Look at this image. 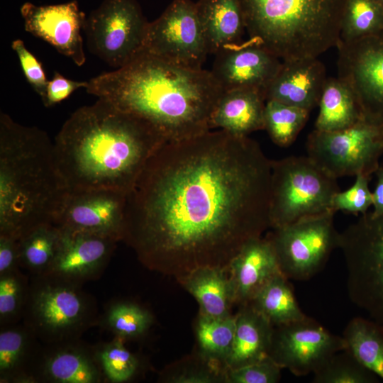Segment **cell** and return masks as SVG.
<instances>
[{
  "instance_id": "cell-18",
  "label": "cell",
  "mask_w": 383,
  "mask_h": 383,
  "mask_svg": "<svg viewBox=\"0 0 383 383\" xmlns=\"http://www.w3.org/2000/svg\"><path fill=\"white\" fill-rule=\"evenodd\" d=\"M59 228L57 254L43 275L78 284L99 275L109 261L118 240L96 233Z\"/></svg>"
},
{
  "instance_id": "cell-5",
  "label": "cell",
  "mask_w": 383,
  "mask_h": 383,
  "mask_svg": "<svg viewBox=\"0 0 383 383\" xmlns=\"http://www.w3.org/2000/svg\"><path fill=\"white\" fill-rule=\"evenodd\" d=\"M245 29L282 61L318 58L340 38L347 0H239Z\"/></svg>"
},
{
  "instance_id": "cell-1",
  "label": "cell",
  "mask_w": 383,
  "mask_h": 383,
  "mask_svg": "<svg viewBox=\"0 0 383 383\" xmlns=\"http://www.w3.org/2000/svg\"><path fill=\"white\" fill-rule=\"evenodd\" d=\"M271 160L226 131L165 143L127 194L123 239L151 270L177 279L228 267L270 228Z\"/></svg>"
},
{
  "instance_id": "cell-26",
  "label": "cell",
  "mask_w": 383,
  "mask_h": 383,
  "mask_svg": "<svg viewBox=\"0 0 383 383\" xmlns=\"http://www.w3.org/2000/svg\"><path fill=\"white\" fill-rule=\"evenodd\" d=\"M315 129L336 131L363 120L360 106L349 87L340 78H326L318 102Z\"/></svg>"
},
{
  "instance_id": "cell-38",
  "label": "cell",
  "mask_w": 383,
  "mask_h": 383,
  "mask_svg": "<svg viewBox=\"0 0 383 383\" xmlns=\"http://www.w3.org/2000/svg\"><path fill=\"white\" fill-rule=\"evenodd\" d=\"M370 176L359 174L354 184L348 189L338 191L333 196L331 209L336 212L364 214L372 206V193L369 188Z\"/></svg>"
},
{
  "instance_id": "cell-13",
  "label": "cell",
  "mask_w": 383,
  "mask_h": 383,
  "mask_svg": "<svg viewBox=\"0 0 383 383\" xmlns=\"http://www.w3.org/2000/svg\"><path fill=\"white\" fill-rule=\"evenodd\" d=\"M145 52L187 68L201 70L209 55L192 0H173L150 22Z\"/></svg>"
},
{
  "instance_id": "cell-34",
  "label": "cell",
  "mask_w": 383,
  "mask_h": 383,
  "mask_svg": "<svg viewBox=\"0 0 383 383\" xmlns=\"http://www.w3.org/2000/svg\"><path fill=\"white\" fill-rule=\"evenodd\" d=\"M315 383H376L378 377L348 350L333 355L313 373Z\"/></svg>"
},
{
  "instance_id": "cell-2",
  "label": "cell",
  "mask_w": 383,
  "mask_h": 383,
  "mask_svg": "<svg viewBox=\"0 0 383 383\" xmlns=\"http://www.w3.org/2000/svg\"><path fill=\"white\" fill-rule=\"evenodd\" d=\"M167 142L145 120L98 99L71 114L53 144L68 189L128 194L150 157Z\"/></svg>"
},
{
  "instance_id": "cell-30",
  "label": "cell",
  "mask_w": 383,
  "mask_h": 383,
  "mask_svg": "<svg viewBox=\"0 0 383 383\" xmlns=\"http://www.w3.org/2000/svg\"><path fill=\"white\" fill-rule=\"evenodd\" d=\"M60 239V228L54 223L33 228L18 239L20 265L37 276L44 274L55 257Z\"/></svg>"
},
{
  "instance_id": "cell-24",
  "label": "cell",
  "mask_w": 383,
  "mask_h": 383,
  "mask_svg": "<svg viewBox=\"0 0 383 383\" xmlns=\"http://www.w3.org/2000/svg\"><path fill=\"white\" fill-rule=\"evenodd\" d=\"M274 326L250 304L240 306L235 315L233 346L226 358V370L236 369L269 355Z\"/></svg>"
},
{
  "instance_id": "cell-17",
  "label": "cell",
  "mask_w": 383,
  "mask_h": 383,
  "mask_svg": "<svg viewBox=\"0 0 383 383\" xmlns=\"http://www.w3.org/2000/svg\"><path fill=\"white\" fill-rule=\"evenodd\" d=\"M282 62L278 57L250 39L215 54L210 72L223 91L256 89L265 95Z\"/></svg>"
},
{
  "instance_id": "cell-21",
  "label": "cell",
  "mask_w": 383,
  "mask_h": 383,
  "mask_svg": "<svg viewBox=\"0 0 383 383\" xmlns=\"http://www.w3.org/2000/svg\"><path fill=\"white\" fill-rule=\"evenodd\" d=\"M72 341L52 343L40 360L32 380L43 379L57 383H96L101 370L96 355H92Z\"/></svg>"
},
{
  "instance_id": "cell-15",
  "label": "cell",
  "mask_w": 383,
  "mask_h": 383,
  "mask_svg": "<svg viewBox=\"0 0 383 383\" xmlns=\"http://www.w3.org/2000/svg\"><path fill=\"white\" fill-rule=\"evenodd\" d=\"M126 197L111 189H68L54 224L122 240Z\"/></svg>"
},
{
  "instance_id": "cell-20",
  "label": "cell",
  "mask_w": 383,
  "mask_h": 383,
  "mask_svg": "<svg viewBox=\"0 0 383 383\" xmlns=\"http://www.w3.org/2000/svg\"><path fill=\"white\" fill-rule=\"evenodd\" d=\"M235 304L250 302L274 276L282 273L273 246L268 238L257 237L247 242L228 266Z\"/></svg>"
},
{
  "instance_id": "cell-25",
  "label": "cell",
  "mask_w": 383,
  "mask_h": 383,
  "mask_svg": "<svg viewBox=\"0 0 383 383\" xmlns=\"http://www.w3.org/2000/svg\"><path fill=\"white\" fill-rule=\"evenodd\" d=\"M177 280L198 302L199 313L211 317L231 314L235 301L228 267H200Z\"/></svg>"
},
{
  "instance_id": "cell-6",
  "label": "cell",
  "mask_w": 383,
  "mask_h": 383,
  "mask_svg": "<svg viewBox=\"0 0 383 383\" xmlns=\"http://www.w3.org/2000/svg\"><path fill=\"white\" fill-rule=\"evenodd\" d=\"M79 284L49 275L37 276L28 288L25 324L48 343L75 340L94 323V301Z\"/></svg>"
},
{
  "instance_id": "cell-31",
  "label": "cell",
  "mask_w": 383,
  "mask_h": 383,
  "mask_svg": "<svg viewBox=\"0 0 383 383\" xmlns=\"http://www.w3.org/2000/svg\"><path fill=\"white\" fill-rule=\"evenodd\" d=\"M235 331V315L211 317L199 313L196 336L200 355L225 368L224 363L233 346Z\"/></svg>"
},
{
  "instance_id": "cell-45",
  "label": "cell",
  "mask_w": 383,
  "mask_h": 383,
  "mask_svg": "<svg viewBox=\"0 0 383 383\" xmlns=\"http://www.w3.org/2000/svg\"><path fill=\"white\" fill-rule=\"evenodd\" d=\"M383 9V0H375Z\"/></svg>"
},
{
  "instance_id": "cell-7",
  "label": "cell",
  "mask_w": 383,
  "mask_h": 383,
  "mask_svg": "<svg viewBox=\"0 0 383 383\" xmlns=\"http://www.w3.org/2000/svg\"><path fill=\"white\" fill-rule=\"evenodd\" d=\"M271 228L333 211V196L340 191L337 179L328 174L308 156L271 160Z\"/></svg>"
},
{
  "instance_id": "cell-43",
  "label": "cell",
  "mask_w": 383,
  "mask_h": 383,
  "mask_svg": "<svg viewBox=\"0 0 383 383\" xmlns=\"http://www.w3.org/2000/svg\"><path fill=\"white\" fill-rule=\"evenodd\" d=\"M20 265L18 239L0 235V275L17 270Z\"/></svg>"
},
{
  "instance_id": "cell-37",
  "label": "cell",
  "mask_w": 383,
  "mask_h": 383,
  "mask_svg": "<svg viewBox=\"0 0 383 383\" xmlns=\"http://www.w3.org/2000/svg\"><path fill=\"white\" fill-rule=\"evenodd\" d=\"M96 357L101 372L111 382H126L137 370L136 358L119 341L105 345L97 351Z\"/></svg>"
},
{
  "instance_id": "cell-42",
  "label": "cell",
  "mask_w": 383,
  "mask_h": 383,
  "mask_svg": "<svg viewBox=\"0 0 383 383\" xmlns=\"http://www.w3.org/2000/svg\"><path fill=\"white\" fill-rule=\"evenodd\" d=\"M88 82L69 79L57 72L48 80L45 94L41 99L45 107H52L68 98L74 91L87 88Z\"/></svg>"
},
{
  "instance_id": "cell-39",
  "label": "cell",
  "mask_w": 383,
  "mask_h": 383,
  "mask_svg": "<svg viewBox=\"0 0 383 383\" xmlns=\"http://www.w3.org/2000/svg\"><path fill=\"white\" fill-rule=\"evenodd\" d=\"M282 367L269 355L255 362L226 371L228 383H276Z\"/></svg>"
},
{
  "instance_id": "cell-23",
  "label": "cell",
  "mask_w": 383,
  "mask_h": 383,
  "mask_svg": "<svg viewBox=\"0 0 383 383\" xmlns=\"http://www.w3.org/2000/svg\"><path fill=\"white\" fill-rule=\"evenodd\" d=\"M195 3L209 55L243 42L246 29L239 0H199Z\"/></svg>"
},
{
  "instance_id": "cell-9",
  "label": "cell",
  "mask_w": 383,
  "mask_h": 383,
  "mask_svg": "<svg viewBox=\"0 0 383 383\" xmlns=\"http://www.w3.org/2000/svg\"><path fill=\"white\" fill-rule=\"evenodd\" d=\"M149 23L137 0H104L87 17L89 50L118 69L145 50Z\"/></svg>"
},
{
  "instance_id": "cell-14",
  "label": "cell",
  "mask_w": 383,
  "mask_h": 383,
  "mask_svg": "<svg viewBox=\"0 0 383 383\" xmlns=\"http://www.w3.org/2000/svg\"><path fill=\"white\" fill-rule=\"evenodd\" d=\"M346 349L342 336L311 317L274 326L269 356L296 376L313 373L333 355Z\"/></svg>"
},
{
  "instance_id": "cell-12",
  "label": "cell",
  "mask_w": 383,
  "mask_h": 383,
  "mask_svg": "<svg viewBox=\"0 0 383 383\" xmlns=\"http://www.w3.org/2000/svg\"><path fill=\"white\" fill-rule=\"evenodd\" d=\"M338 77L351 89L364 119L383 128V31L339 41Z\"/></svg>"
},
{
  "instance_id": "cell-8",
  "label": "cell",
  "mask_w": 383,
  "mask_h": 383,
  "mask_svg": "<svg viewBox=\"0 0 383 383\" xmlns=\"http://www.w3.org/2000/svg\"><path fill=\"white\" fill-rule=\"evenodd\" d=\"M350 299L383 326V214H362L340 235Z\"/></svg>"
},
{
  "instance_id": "cell-16",
  "label": "cell",
  "mask_w": 383,
  "mask_h": 383,
  "mask_svg": "<svg viewBox=\"0 0 383 383\" xmlns=\"http://www.w3.org/2000/svg\"><path fill=\"white\" fill-rule=\"evenodd\" d=\"M21 13L27 32L50 44L77 66L85 63L82 33L87 16L77 1L45 6L26 2Z\"/></svg>"
},
{
  "instance_id": "cell-19",
  "label": "cell",
  "mask_w": 383,
  "mask_h": 383,
  "mask_svg": "<svg viewBox=\"0 0 383 383\" xmlns=\"http://www.w3.org/2000/svg\"><path fill=\"white\" fill-rule=\"evenodd\" d=\"M326 78L325 67L318 58L282 61L265 91V101L311 111L318 104Z\"/></svg>"
},
{
  "instance_id": "cell-3",
  "label": "cell",
  "mask_w": 383,
  "mask_h": 383,
  "mask_svg": "<svg viewBox=\"0 0 383 383\" xmlns=\"http://www.w3.org/2000/svg\"><path fill=\"white\" fill-rule=\"evenodd\" d=\"M87 93L154 126L167 142L211 131L223 90L210 71L174 64L148 52L88 81Z\"/></svg>"
},
{
  "instance_id": "cell-35",
  "label": "cell",
  "mask_w": 383,
  "mask_h": 383,
  "mask_svg": "<svg viewBox=\"0 0 383 383\" xmlns=\"http://www.w3.org/2000/svg\"><path fill=\"white\" fill-rule=\"evenodd\" d=\"M105 323L121 338H134L148 331L152 323V316L148 311L136 304L121 302L109 308Z\"/></svg>"
},
{
  "instance_id": "cell-41",
  "label": "cell",
  "mask_w": 383,
  "mask_h": 383,
  "mask_svg": "<svg viewBox=\"0 0 383 383\" xmlns=\"http://www.w3.org/2000/svg\"><path fill=\"white\" fill-rule=\"evenodd\" d=\"M16 52L23 72L28 82L34 91L43 98L48 80L46 78L42 64L25 46L24 42L16 39L11 43Z\"/></svg>"
},
{
  "instance_id": "cell-11",
  "label": "cell",
  "mask_w": 383,
  "mask_h": 383,
  "mask_svg": "<svg viewBox=\"0 0 383 383\" xmlns=\"http://www.w3.org/2000/svg\"><path fill=\"white\" fill-rule=\"evenodd\" d=\"M308 157L335 179L370 176L383 154V128L365 119L336 131L314 129L306 140Z\"/></svg>"
},
{
  "instance_id": "cell-36",
  "label": "cell",
  "mask_w": 383,
  "mask_h": 383,
  "mask_svg": "<svg viewBox=\"0 0 383 383\" xmlns=\"http://www.w3.org/2000/svg\"><path fill=\"white\" fill-rule=\"evenodd\" d=\"M28 288L18 270L0 275V321L4 327L23 315Z\"/></svg>"
},
{
  "instance_id": "cell-33",
  "label": "cell",
  "mask_w": 383,
  "mask_h": 383,
  "mask_svg": "<svg viewBox=\"0 0 383 383\" xmlns=\"http://www.w3.org/2000/svg\"><path fill=\"white\" fill-rule=\"evenodd\" d=\"M383 31V9L375 0H347L340 41H351Z\"/></svg>"
},
{
  "instance_id": "cell-44",
  "label": "cell",
  "mask_w": 383,
  "mask_h": 383,
  "mask_svg": "<svg viewBox=\"0 0 383 383\" xmlns=\"http://www.w3.org/2000/svg\"><path fill=\"white\" fill-rule=\"evenodd\" d=\"M374 173L377 182L374 191L372 192L374 207L372 213L374 215H381L383 214V167L379 166Z\"/></svg>"
},
{
  "instance_id": "cell-10",
  "label": "cell",
  "mask_w": 383,
  "mask_h": 383,
  "mask_svg": "<svg viewBox=\"0 0 383 383\" xmlns=\"http://www.w3.org/2000/svg\"><path fill=\"white\" fill-rule=\"evenodd\" d=\"M335 211H328L272 228L266 237L276 253L280 270L288 279L302 281L321 271L339 248Z\"/></svg>"
},
{
  "instance_id": "cell-4",
  "label": "cell",
  "mask_w": 383,
  "mask_h": 383,
  "mask_svg": "<svg viewBox=\"0 0 383 383\" xmlns=\"http://www.w3.org/2000/svg\"><path fill=\"white\" fill-rule=\"evenodd\" d=\"M68 188L45 131L0 113V235L54 223Z\"/></svg>"
},
{
  "instance_id": "cell-29",
  "label": "cell",
  "mask_w": 383,
  "mask_h": 383,
  "mask_svg": "<svg viewBox=\"0 0 383 383\" xmlns=\"http://www.w3.org/2000/svg\"><path fill=\"white\" fill-rule=\"evenodd\" d=\"M0 333L1 380H28L26 368L33 359L35 334L25 324L6 326Z\"/></svg>"
},
{
  "instance_id": "cell-40",
  "label": "cell",
  "mask_w": 383,
  "mask_h": 383,
  "mask_svg": "<svg viewBox=\"0 0 383 383\" xmlns=\"http://www.w3.org/2000/svg\"><path fill=\"white\" fill-rule=\"evenodd\" d=\"M226 373L223 366L204 358L202 364L184 367L167 379L174 383L226 382Z\"/></svg>"
},
{
  "instance_id": "cell-27",
  "label": "cell",
  "mask_w": 383,
  "mask_h": 383,
  "mask_svg": "<svg viewBox=\"0 0 383 383\" xmlns=\"http://www.w3.org/2000/svg\"><path fill=\"white\" fill-rule=\"evenodd\" d=\"M274 326L304 318L288 279L279 273L270 279L249 303Z\"/></svg>"
},
{
  "instance_id": "cell-28",
  "label": "cell",
  "mask_w": 383,
  "mask_h": 383,
  "mask_svg": "<svg viewBox=\"0 0 383 383\" xmlns=\"http://www.w3.org/2000/svg\"><path fill=\"white\" fill-rule=\"evenodd\" d=\"M342 337L346 350L383 379V326L371 318L355 317L347 324Z\"/></svg>"
},
{
  "instance_id": "cell-22",
  "label": "cell",
  "mask_w": 383,
  "mask_h": 383,
  "mask_svg": "<svg viewBox=\"0 0 383 383\" xmlns=\"http://www.w3.org/2000/svg\"><path fill=\"white\" fill-rule=\"evenodd\" d=\"M264 93L256 89L223 91L211 117V128H219L233 135L248 136L264 129Z\"/></svg>"
},
{
  "instance_id": "cell-32",
  "label": "cell",
  "mask_w": 383,
  "mask_h": 383,
  "mask_svg": "<svg viewBox=\"0 0 383 383\" xmlns=\"http://www.w3.org/2000/svg\"><path fill=\"white\" fill-rule=\"evenodd\" d=\"M310 111L274 100L265 101L264 129L279 147L294 143L306 123Z\"/></svg>"
}]
</instances>
